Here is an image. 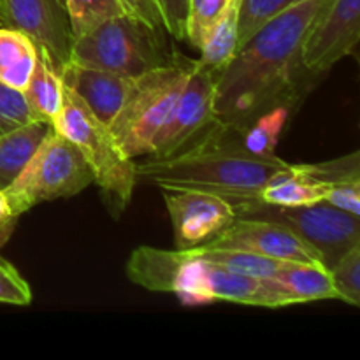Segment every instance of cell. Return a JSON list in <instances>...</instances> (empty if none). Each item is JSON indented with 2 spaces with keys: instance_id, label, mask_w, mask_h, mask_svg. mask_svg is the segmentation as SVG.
<instances>
[{
  "instance_id": "obj_5",
  "label": "cell",
  "mask_w": 360,
  "mask_h": 360,
  "mask_svg": "<svg viewBox=\"0 0 360 360\" xmlns=\"http://www.w3.org/2000/svg\"><path fill=\"white\" fill-rule=\"evenodd\" d=\"M193 60L178 53L165 65L134 77L130 90L108 129L125 157H148L153 141L181 95Z\"/></svg>"
},
{
  "instance_id": "obj_30",
  "label": "cell",
  "mask_w": 360,
  "mask_h": 360,
  "mask_svg": "<svg viewBox=\"0 0 360 360\" xmlns=\"http://www.w3.org/2000/svg\"><path fill=\"white\" fill-rule=\"evenodd\" d=\"M160 9L162 21L171 37L185 41L186 13H188V0H157Z\"/></svg>"
},
{
  "instance_id": "obj_12",
  "label": "cell",
  "mask_w": 360,
  "mask_h": 360,
  "mask_svg": "<svg viewBox=\"0 0 360 360\" xmlns=\"http://www.w3.org/2000/svg\"><path fill=\"white\" fill-rule=\"evenodd\" d=\"M207 246L236 248L281 262H320V253L290 227L264 218L236 217Z\"/></svg>"
},
{
  "instance_id": "obj_13",
  "label": "cell",
  "mask_w": 360,
  "mask_h": 360,
  "mask_svg": "<svg viewBox=\"0 0 360 360\" xmlns=\"http://www.w3.org/2000/svg\"><path fill=\"white\" fill-rule=\"evenodd\" d=\"M6 27L30 35L51 56L56 69L69 58L72 46L69 18L60 0H2Z\"/></svg>"
},
{
  "instance_id": "obj_8",
  "label": "cell",
  "mask_w": 360,
  "mask_h": 360,
  "mask_svg": "<svg viewBox=\"0 0 360 360\" xmlns=\"http://www.w3.org/2000/svg\"><path fill=\"white\" fill-rule=\"evenodd\" d=\"M236 213L238 217L264 218L290 227L320 253L327 269L348 250L360 245V218L330 206L326 200L294 207L250 200L236 206Z\"/></svg>"
},
{
  "instance_id": "obj_29",
  "label": "cell",
  "mask_w": 360,
  "mask_h": 360,
  "mask_svg": "<svg viewBox=\"0 0 360 360\" xmlns=\"http://www.w3.org/2000/svg\"><path fill=\"white\" fill-rule=\"evenodd\" d=\"M0 302L13 306H28L32 288L13 264L0 257Z\"/></svg>"
},
{
  "instance_id": "obj_17",
  "label": "cell",
  "mask_w": 360,
  "mask_h": 360,
  "mask_svg": "<svg viewBox=\"0 0 360 360\" xmlns=\"http://www.w3.org/2000/svg\"><path fill=\"white\" fill-rule=\"evenodd\" d=\"M49 130V123L34 120L0 134V190L7 188L18 178Z\"/></svg>"
},
{
  "instance_id": "obj_21",
  "label": "cell",
  "mask_w": 360,
  "mask_h": 360,
  "mask_svg": "<svg viewBox=\"0 0 360 360\" xmlns=\"http://www.w3.org/2000/svg\"><path fill=\"white\" fill-rule=\"evenodd\" d=\"M294 108L295 104H278L255 116L239 129L243 148L259 158H276V144Z\"/></svg>"
},
{
  "instance_id": "obj_9",
  "label": "cell",
  "mask_w": 360,
  "mask_h": 360,
  "mask_svg": "<svg viewBox=\"0 0 360 360\" xmlns=\"http://www.w3.org/2000/svg\"><path fill=\"white\" fill-rule=\"evenodd\" d=\"M224 125L214 108V76L193 60L181 95L155 136L148 157L171 158L192 150Z\"/></svg>"
},
{
  "instance_id": "obj_6",
  "label": "cell",
  "mask_w": 360,
  "mask_h": 360,
  "mask_svg": "<svg viewBox=\"0 0 360 360\" xmlns=\"http://www.w3.org/2000/svg\"><path fill=\"white\" fill-rule=\"evenodd\" d=\"M53 129L79 150L94 174V183L104 195L105 204L115 217H120L130 204L136 190V160L125 157L118 150L108 125H104L65 84L62 111L53 122Z\"/></svg>"
},
{
  "instance_id": "obj_19",
  "label": "cell",
  "mask_w": 360,
  "mask_h": 360,
  "mask_svg": "<svg viewBox=\"0 0 360 360\" xmlns=\"http://www.w3.org/2000/svg\"><path fill=\"white\" fill-rule=\"evenodd\" d=\"M37 60V42L13 27H0V81L23 91Z\"/></svg>"
},
{
  "instance_id": "obj_34",
  "label": "cell",
  "mask_w": 360,
  "mask_h": 360,
  "mask_svg": "<svg viewBox=\"0 0 360 360\" xmlns=\"http://www.w3.org/2000/svg\"><path fill=\"white\" fill-rule=\"evenodd\" d=\"M0 27H6V16H4V7H2V0H0Z\"/></svg>"
},
{
  "instance_id": "obj_35",
  "label": "cell",
  "mask_w": 360,
  "mask_h": 360,
  "mask_svg": "<svg viewBox=\"0 0 360 360\" xmlns=\"http://www.w3.org/2000/svg\"><path fill=\"white\" fill-rule=\"evenodd\" d=\"M60 2H62V6H63V0H60ZM63 7H65V6H63Z\"/></svg>"
},
{
  "instance_id": "obj_10",
  "label": "cell",
  "mask_w": 360,
  "mask_h": 360,
  "mask_svg": "<svg viewBox=\"0 0 360 360\" xmlns=\"http://www.w3.org/2000/svg\"><path fill=\"white\" fill-rule=\"evenodd\" d=\"M360 39V0H330L313 21L301 48L306 72L323 74L354 55Z\"/></svg>"
},
{
  "instance_id": "obj_20",
  "label": "cell",
  "mask_w": 360,
  "mask_h": 360,
  "mask_svg": "<svg viewBox=\"0 0 360 360\" xmlns=\"http://www.w3.org/2000/svg\"><path fill=\"white\" fill-rule=\"evenodd\" d=\"M238 9L239 0H232L229 9L224 16L217 21L211 32L207 34L206 41L200 46V56L197 58L202 69L211 72L217 79L218 74L227 67L232 56L236 55L239 48V34H238Z\"/></svg>"
},
{
  "instance_id": "obj_24",
  "label": "cell",
  "mask_w": 360,
  "mask_h": 360,
  "mask_svg": "<svg viewBox=\"0 0 360 360\" xmlns=\"http://www.w3.org/2000/svg\"><path fill=\"white\" fill-rule=\"evenodd\" d=\"M231 4L232 0H188L185 41L193 48L200 49L211 28L224 16Z\"/></svg>"
},
{
  "instance_id": "obj_22",
  "label": "cell",
  "mask_w": 360,
  "mask_h": 360,
  "mask_svg": "<svg viewBox=\"0 0 360 360\" xmlns=\"http://www.w3.org/2000/svg\"><path fill=\"white\" fill-rule=\"evenodd\" d=\"M197 253L204 260L224 266L236 273L248 274L253 278H269L278 267L281 266V260L267 259V257L257 255V253L245 252V250L236 248H220V246H195Z\"/></svg>"
},
{
  "instance_id": "obj_28",
  "label": "cell",
  "mask_w": 360,
  "mask_h": 360,
  "mask_svg": "<svg viewBox=\"0 0 360 360\" xmlns=\"http://www.w3.org/2000/svg\"><path fill=\"white\" fill-rule=\"evenodd\" d=\"M34 120L37 118L32 112L23 91L0 81V134L34 122Z\"/></svg>"
},
{
  "instance_id": "obj_4",
  "label": "cell",
  "mask_w": 360,
  "mask_h": 360,
  "mask_svg": "<svg viewBox=\"0 0 360 360\" xmlns=\"http://www.w3.org/2000/svg\"><path fill=\"white\" fill-rule=\"evenodd\" d=\"M167 35L165 28L123 13L74 37L67 60L137 77L174 60L178 51Z\"/></svg>"
},
{
  "instance_id": "obj_31",
  "label": "cell",
  "mask_w": 360,
  "mask_h": 360,
  "mask_svg": "<svg viewBox=\"0 0 360 360\" xmlns=\"http://www.w3.org/2000/svg\"><path fill=\"white\" fill-rule=\"evenodd\" d=\"M326 202L338 210L360 218V181H345L330 185L327 190Z\"/></svg>"
},
{
  "instance_id": "obj_32",
  "label": "cell",
  "mask_w": 360,
  "mask_h": 360,
  "mask_svg": "<svg viewBox=\"0 0 360 360\" xmlns=\"http://www.w3.org/2000/svg\"><path fill=\"white\" fill-rule=\"evenodd\" d=\"M125 7V11L132 16L141 18L146 23L153 25V27L165 28L164 21H162L160 9L157 6V0H120Z\"/></svg>"
},
{
  "instance_id": "obj_23",
  "label": "cell",
  "mask_w": 360,
  "mask_h": 360,
  "mask_svg": "<svg viewBox=\"0 0 360 360\" xmlns=\"http://www.w3.org/2000/svg\"><path fill=\"white\" fill-rule=\"evenodd\" d=\"M72 37L83 35L102 21L127 13L120 0H63Z\"/></svg>"
},
{
  "instance_id": "obj_1",
  "label": "cell",
  "mask_w": 360,
  "mask_h": 360,
  "mask_svg": "<svg viewBox=\"0 0 360 360\" xmlns=\"http://www.w3.org/2000/svg\"><path fill=\"white\" fill-rule=\"evenodd\" d=\"M329 2L295 0L239 46L214 79V108L225 125L239 130L274 105H297L302 42Z\"/></svg>"
},
{
  "instance_id": "obj_33",
  "label": "cell",
  "mask_w": 360,
  "mask_h": 360,
  "mask_svg": "<svg viewBox=\"0 0 360 360\" xmlns=\"http://www.w3.org/2000/svg\"><path fill=\"white\" fill-rule=\"evenodd\" d=\"M18 218L20 217L14 214L6 192L0 190V248H4L7 245V241L11 239V236H13L14 227L18 224Z\"/></svg>"
},
{
  "instance_id": "obj_11",
  "label": "cell",
  "mask_w": 360,
  "mask_h": 360,
  "mask_svg": "<svg viewBox=\"0 0 360 360\" xmlns=\"http://www.w3.org/2000/svg\"><path fill=\"white\" fill-rule=\"evenodd\" d=\"M171 218L176 248H195L217 238L236 217V206L225 197L200 190H162Z\"/></svg>"
},
{
  "instance_id": "obj_15",
  "label": "cell",
  "mask_w": 360,
  "mask_h": 360,
  "mask_svg": "<svg viewBox=\"0 0 360 360\" xmlns=\"http://www.w3.org/2000/svg\"><path fill=\"white\" fill-rule=\"evenodd\" d=\"M266 281L278 294L283 308L338 299L330 271L320 262H281Z\"/></svg>"
},
{
  "instance_id": "obj_25",
  "label": "cell",
  "mask_w": 360,
  "mask_h": 360,
  "mask_svg": "<svg viewBox=\"0 0 360 360\" xmlns=\"http://www.w3.org/2000/svg\"><path fill=\"white\" fill-rule=\"evenodd\" d=\"M297 167L311 179L323 183L327 186L345 181H360L359 151H352V153L343 155V157L319 162V164H297Z\"/></svg>"
},
{
  "instance_id": "obj_26",
  "label": "cell",
  "mask_w": 360,
  "mask_h": 360,
  "mask_svg": "<svg viewBox=\"0 0 360 360\" xmlns=\"http://www.w3.org/2000/svg\"><path fill=\"white\" fill-rule=\"evenodd\" d=\"M334 288L338 292V301L347 304L360 306V245L348 250L333 267H330Z\"/></svg>"
},
{
  "instance_id": "obj_3",
  "label": "cell",
  "mask_w": 360,
  "mask_h": 360,
  "mask_svg": "<svg viewBox=\"0 0 360 360\" xmlns=\"http://www.w3.org/2000/svg\"><path fill=\"white\" fill-rule=\"evenodd\" d=\"M125 273L137 287L158 294H172L185 306L225 301L274 309L273 294L264 278L236 273L204 260L195 248L137 246L127 260Z\"/></svg>"
},
{
  "instance_id": "obj_18",
  "label": "cell",
  "mask_w": 360,
  "mask_h": 360,
  "mask_svg": "<svg viewBox=\"0 0 360 360\" xmlns=\"http://www.w3.org/2000/svg\"><path fill=\"white\" fill-rule=\"evenodd\" d=\"M327 190L329 186L309 178L297 167V164H290L269 179L257 200L283 207L309 206V204L322 202L327 195Z\"/></svg>"
},
{
  "instance_id": "obj_27",
  "label": "cell",
  "mask_w": 360,
  "mask_h": 360,
  "mask_svg": "<svg viewBox=\"0 0 360 360\" xmlns=\"http://www.w3.org/2000/svg\"><path fill=\"white\" fill-rule=\"evenodd\" d=\"M295 0H239L238 34L239 46L248 41L262 25Z\"/></svg>"
},
{
  "instance_id": "obj_16",
  "label": "cell",
  "mask_w": 360,
  "mask_h": 360,
  "mask_svg": "<svg viewBox=\"0 0 360 360\" xmlns=\"http://www.w3.org/2000/svg\"><path fill=\"white\" fill-rule=\"evenodd\" d=\"M23 95L35 118L53 127V122L62 111L63 83L49 53L41 46H37V60L30 79L23 88Z\"/></svg>"
},
{
  "instance_id": "obj_2",
  "label": "cell",
  "mask_w": 360,
  "mask_h": 360,
  "mask_svg": "<svg viewBox=\"0 0 360 360\" xmlns=\"http://www.w3.org/2000/svg\"><path fill=\"white\" fill-rule=\"evenodd\" d=\"M288 162L259 158L243 148L239 130L221 125L192 150L171 158L136 162L137 181L160 190H200L225 197L234 206L259 199V193Z\"/></svg>"
},
{
  "instance_id": "obj_14",
  "label": "cell",
  "mask_w": 360,
  "mask_h": 360,
  "mask_svg": "<svg viewBox=\"0 0 360 360\" xmlns=\"http://www.w3.org/2000/svg\"><path fill=\"white\" fill-rule=\"evenodd\" d=\"M58 72L62 83L74 91L104 125H109L120 111L134 79L111 70L81 65L72 60H65Z\"/></svg>"
},
{
  "instance_id": "obj_7",
  "label": "cell",
  "mask_w": 360,
  "mask_h": 360,
  "mask_svg": "<svg viewBox=\"0 0 360 360\" xmlns=\"http://www.w3.org/2000/svg\"><path fill=\"white\" fill-rule=\"evenodd\" d=\"M94 183L86 160L67 137L51 127L18 178L4 188L14 214L56 199H67Z\"/></svg>"
}]
</instances>
